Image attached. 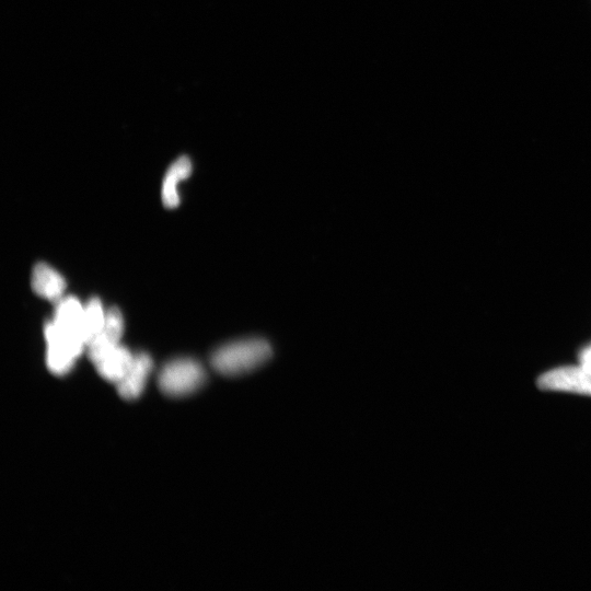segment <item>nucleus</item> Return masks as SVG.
<instances>
[{
  "mask_svg": "<svg viewBox=\"0 0 591 591\" xmlns=\"http://www.w3.org/2000/svg\"><path fill=\"white\" fill-rule=\"evenodd\" d=\"M273 349L263 339H246L219 347L211 358L216 372L227 377H238L254 372L268 363Z\"/></svg>",
  "mask_w": 591,
  "mask_h": 591,
  "instance_id": "f257e3e1",
  "label": "nucleus"
},
{
  "mask_svg": "<svg viewBox=\"0 0 591 591\" xmlns=\"http://www.w3.org/2000/svg\"><path fill=\"white\" fill-rule=\"evenodd\" d=\"M206 379V370L199 362L192 358H178L161 369L158 384L166 396L181 398L203 387Z\"/></svg>",
  "mask_w": 591,
  "mask_h": 591,
  "instance_id": "f03ea898",
  "label": "nucleus"
},
{
  "mask_svg": "<svg viewBox=\"0 0 591 591\" xmlns=\"http://www.w3.org/2000/svg\"><path fill=\"white\" fill-rule=\"evenodd\" d=\"M44 335L48 344L46 364L51 373L63 376L71 372L79 356L87 349L86 344L57 327L53 321L45 324Z\"/></svg>",
  "mask_w": 591,
  "mask_h": 591,
  "instance_id": "7ed1b4c3",
  "label": "nucleus"
},
{
  "mask_svg": "<svg viewBox=\"0 0 591 591\" xmlns=\"http://www.w3.org/2000/svg\"><path fill=\"white\" fill-rule=\"evenodd\" d=\"M538 382L543 390L591 397V372L583 365L552 369L550 372L543 374Z\"/></svg>",
  "mask_w": 591,
  "mask_h": 591,
  "instance_id": "20e7f679",
  "label": "nucleus"
},
{
  "mask_svg": "<svg viewBox=\"0 0 591 591\" xmlns=\"http://www.w3.org/2000/svg\"><path fill=\"white\" fill-rule=\"evenodd\" d=\"M124 333V318L118 308H110L107 320L100 333L87 346L90 361L96 364L100 359L121 345Z\"/></svg>",
  "mask_w": 591,
  "mask_h": 591,
  "instance_id": "39448f33",
  "label": "nucleus"
},
{
  "mask_svg": "<svg viewBox=\"0 0 591 591\" xmlns=\"http://www.w3.org/2000/svg\"><path fill=\"white\" fill-rule=\"evenodd\" d=\"M153 366V359L148 354H136L130 369L117 384L121 398L132 401L141 397L153 372Z\"/></svg>",
  "mask_w": 591,
  "mask_h": 591,
  "instance_id": "423d86ee",
  "label": "nucleus"
},
{
  "mask_svg": "<svg viewBox=\"0 0 591 591\" xmlns=\"http://www.w3.org/2000/svg\"><path fill=\"white\" fill-rule=\"evenodd\" d=\"M33 292L53 304L65 297L66 281L63 275L46 263L34 266L31 278Z\"/></svg>",
  "mask_w": 591,
  "mask_h": 591,
  "instance_id": "0eeeda50",
  "label": "nucleus"
},
{
  "mask_svg": "<svg viewBox=\"0 0 591 591\" xmlns=\"http://www.w3.org/2000/svg\"><path fill=\"white\" fill-rule=\"evenodd\" d=\"M55 305V314L52 321L57 327L77 336V338L85 343L83 334H81V323H83L85 306L74 296L63 297Z\"/></svg>",
  "mask_w": 591,
  "mask_h": 591,
  "instance_id": "6e6552de",
  "label": "nucleus"
},
{
  "mask_svg": "<svg viewBox=\"0 0 591 591\" xmlns=\"http://www.w3.org/2000/svg\"><path fill=\"white\" fill-rule=\"evenodd\" d=\"M192 173V162L182 156L170 166L162 182L161 200L167 208H176L180 204L178 187L181 181L188 179Z\"/></svg>",
  "mask_w": 591,
  "mask_h": 591,
  "instance_id": "1a4fd4ad",
  "label": "nucleus"
},
{
  "mask_svg": "<svg viewBox=\"0 0 591 591\" xmlns=\"http://www.w3.org/2000/svg\"><path fill=\"white\" fill-rule=\"evenodd\" d=\"M135 355L122 344L104 355L95 366L98 373L106 380L117 385L130 369Z\"/></svg>",
  "mask_w": 591,
  "mask_h": 591,
  "instance_id": "9d476101",
  "label": "nucleus"
},
{
  "mask_svg": "<svg viewBox=\"0 0 591 591\" xmlns=\"http://www.w3.org/2000/svg\"><path fill=\"white\" fill-rule=\"evenodd\" d=\"M107 312L108 310H104L99 298H92L85 305L83 323H81V334H83V339L87 346L104 327V323L107 320Z\"/></svg>",
  "mask_w": 591,
  "mask_h": 591,
  "instance_id": "9b49d317",
  "label": "nucleus"
},
{
  "mask_svg": "<svg viewBox=\"0 0 591 591\" xmlns=\"http://www.w3.org/2000/svg\"><path fill=\"white\" fill-rule=\"evenodd\" d=\"M579 358H581V365L591 372V345L586 347Z\"/></svg>",
  "mask_w": 591,
  "mask_h": 591,
  "instance_id": "f8f14e48",
  "label": "nucleus"
}]
</instances>
